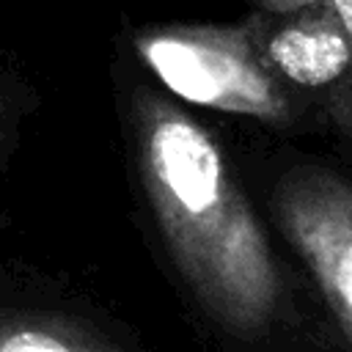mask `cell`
<instances>
[{
	"label": "cell",
	"mask_w": 352,
	"mask_h": 352,
	"mask_svg": "<svg viewBox=\"0 0 352 352\" xmlns=\"http://www.w3.org/2000/svg\"><path fill=\"white\" fill-rule=\"evenodd\" d=\"M0 352H129L94 316L0 272Z\"/></svg>",
	"instance_id": "5b68a950"
},
{
	"label": "cell",
	"mask_w": 352,
	"mask_h": 352,
	"mask_svg": "<svg viewBox=\"0 0 352 352\" xmlns=\"http://www.w3.org/2000/svg\"><path fill=\"white\" fill-rule=\"evenodd\" d=\"M327 107H330L333 118H336L341 126H352V85H349L341 96H336Z\"/></svg>",
	"instance_id": "ba28073f"
},
{
	"label": "cell",
	"mask_w": 352,
	"mask_h": 352,
	"mask_svg": "<svg viewBox=\"0 0 352 352\" xmlns=\"http://www.w3.org/2000/svg\"><path fill=\"white\" fill-rule=\"evenodd\" d=\"M272 206L352 344V184L324 168H294L278 182Z\"/></svg>",
	"instance_id": "3957f363"
},
{
	"label": "cell",
	"mask_w": 352,
	"mask_h": 352,
	"mask_svg": "<svg viewBox=\"0 0 352 352\" xmlns=\"http://www.w3.org/2000/svg\"><path fill=\"white\" fill-rule=\"evenodd\" d=\"M250 30L264 66L292 94H314L327 104L352 85V38L327 3L294 14H253Z\"/></svg>",
	"instance_id": "277c9868"
},
{
	"label": "cell",
	"mask_w": 352,
	"mask_h": 352,
	"mask_svg": "<svg viewBox=\"0 0 352 352\" xmlns=\"http://www.w3.org/2000/svg\"><path fill=\"white\" fill-rule=\"evenodd\" d=\"M261 14H294L311 6H319L324 0H253Z\"/></svg>",
	"instance_id": "52a82bcc"
},
{
	"label": "cell",
	"mask_w": 352,
	"mask_h": 352,
	"mask_svg": "<svg viewBox=\"0 0 352 352\" xmlns=\"http://www.w3.org/2000/svg\"><path fill=\"white\" fill-rule=\"evenodd\" d=\"M324 3L333 11V16L338 19V25L346 30V36L352 38V0H324Z\"/></svg>",
	"instance_id": "9c48e42d"
},
{
	"label": "cell",
	"mask_w": 352,
	"mask_h": 352,
	"mask_svg": "<svg viewBox=\"0 0 352 352\" xmlns=\"http://www.w3.org/2000/svg\"><path fill=\"white\" fill-rule=\"evenodd\" d=\"M28 107H30L28 85L16 77V72H11V66L0 60V173L11 160Z\"/></svg>",
	"instance_id": "8992f818"
},
{
	"label": "cell",
	"mask_w": 352,
	"mask_h": 352,
	"mask_svg": "<svg viewBox=\"0 0 352 352\" xmlns=\"http://www.w3.org/2000/svg\"><path fill=\"white\" fill-rule=\"evenodd\" d=\"M140 60L184 102L289 126L297 116L292 94L264 66L250 22L162 25L132 38Z\"/></svg>",
	"instance_id": "7a4b0ae2"
},
{
	"label": "cell",
	"mask_w": 352,
	"mask_h": 352,
	"mask_svg": "<svg viewBox=\"0 0 352 352\" xmlns=\"http://www.w3.org/2000/svg\"><path fill=\"white\" fill-rule=\"evenodd\" d=\"M126 138L160 236L201 305L250 336L280 305V275L250 201L217 140L157 91L135 88Z\"/></svg>",
	"instance_id": "6da1fadb"
}]
</instances>
